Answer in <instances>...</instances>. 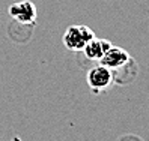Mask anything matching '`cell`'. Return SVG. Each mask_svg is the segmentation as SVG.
Masks as SVG:
<instances>
[{
  "label": "cell",
  "instance_id": "cell-5",
  "mask_svg": "<svg viewBox=\"0 0 149 141\" xmlns=\"http://www.w3.org/2000/svg\"><path fill=\"white\" fill-rule=\"evenodd\" d=\"M110 47H111V42H110V41H107V39H100V38L95 36L93 39H91L89 42L86 44V47H84L81 51L84 53L86 59L100 62V59L104 56V53H106Z\"/></svg>",
  "mask_w": 149,
  "mask_h": 141
},
{
  "label": "cell",
  "instance_id": "cell-3",
  "mask_svg": "<svg viewBox=\"0 0 149 141\" xmlns=\"http://www.w3.org/2000/svg\"><path fill=\"white\" fill-rule=\"evenodd\" d=\"M9 15L18 24L29 26V24H35L38 12H36V6L30 0H21V2H17L9 6Z\"/></svg>",
  "mask_w": 149,
  "mask_h": 141
},
{
  "label": "cell",
  "instance_id": "cell-2",
  "mask_svg": "<svg viewBox=\"0 0 149 141\" xmlns=\"http://www.w3.org/2000/svg\"><path fill=\"white\" fill-rule=\"evenodd\" d=\"M86 81H87L89 89L93 93H101L104 90H107L110 86L115 84L116 80H115V72L110 68L98 63L87 72Z\"/></svg>",
  "mask_w": 149,
  "mask_h": 141
},
{
  "label": "cell",
  "instance_id": "cell-4",
  "mask_svg": "<svg viewBox=\"0 0 149 141\" xmlns=\"http://www.w3.org/2000/svg\"><path fill=\"white\" fill-rule=\"evenodd\" d=\"M131 60H133V59H131L130 53L127 50L120 48V47L111 45L106 53H104V56L100 59L98 63L110 68L111 70H119L122 68H125Z\"/></svg>",
  "mask_w": 149,
  "mask_h": 141
},
{
  "label": "cell",
  "instance_id": "cell-1",
  "mask_svg": "<svg viewBox=\"0 0 149 141\" xmlns=\"http://www.w3.org/2000/svg\"><path fill=\"white\" fill-rule=\"evenodd\" d=\"M93 38H95V33L91 27L78 24V26H71V27L66 29L62 41H63V45L68 50L78 53V51H81L86 47V44Z\"/></svg>",
  "mask_w": 149,
  "mask_h": 141
}]
</instances>
